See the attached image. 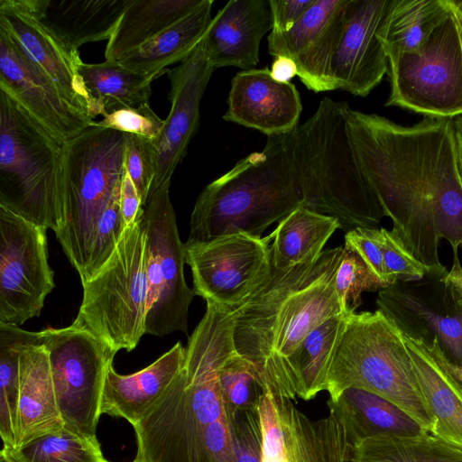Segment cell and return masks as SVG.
<instances>
[{"label": "cell", "instance_id": "6da1fadb", "mask_svg": "<svg viewBox=\"0 0 462 462\" xmlns=\"http://www.w3.org/2000/svg\"><path fill=\"white\" fill-rule=\"evenodd\" d=\"M359 166L383 217L408 249L435 275L441 239L462 246V178L454 119L423 117L401 125L376 114L346 111Z\"/></svg>", "mask_w": 462, "mask_h": 462}, {"label": "cell", "instance_id": "7a4b0ae2", "mask_svg": "<svg viewBox=\"0 0 462 462\" xmlns=\"http://www.w3.org/2000/svg\"><path fill=\"white\" fill-rule=\"evenodd\" d=\"M229 310L207 303L186 348L182 370L133 428V462H237L236 413L226 400L219 370L235 352Z\"/></svg>", "mask_w": 462, "mask_h": 462}, {"label": "cell", "instance_id": "3957f363", "mask_svg": "<svg viewBox=\"0 0 462 462\" xmlns=\"http://www.w3.org/2000/svg\"><path fill=\"white\" fill-rule=\"evenodd\" d=\"M296 129L268 135L262 151L240 160L204 188L191 212L188 240L236 233L262 237L272 224L305 207Z\"/></svg>", "mask_w": 462, "mask_h": 462}, {"label": "cell", "instance_id": "277c9868", "mask_svg": "<svg viewBox=\"0 0 462 462\" xmlns=\"http://www.w3.org/2000/svg\"><path fill=\"white\" fill-rule=\"evenodd\" d=\"M346 102L320 100L314 114L297 126L296 158L305 207L335 217L346 232L374 227L383 214L351 143Z\"/></svg>", "mask_w": 462, "mask_h": 462}, {"label": "cell", "instance_id": "5b68a950", "mask_svg": "<svg viewBox=\"0 0 462 462\" xmlns=\"http://www.w3.org/2000/svg\"><path fill=\"white\" fill-rule=\"evenodd\" d=\"M64 143L0 89V206L57 234L64 205Z\"/></svg>", "mask_w": 462, "mask_h": 462}, {"label": "cell", "instance_id": "8992f818", "mask_svg": "<svg viewBox=\"0 0 462 462\" xmlns=\"http://www.w3.org/2000/svg\"><path fill=\"white\" fill-rule=\"evenodd\" d=\"M346 388L376 393L410 414L428 432L432 420L395 322L381 310L354 312L334 349L325 391L335 400Z\"/></svg>", "mask_w": 462, "mask_h": 462}, {"label": "cell", "instance_id": "52a82bcc", "mask_svg": "<svg viewBox=\"0 0 462 462\" xmlns=\"http://www.w3.org/2000/svg\"><path fill=\"white\" fill-rule=\"evenodd\" d=\"M63 168V218L55 235L84 283L97 225L120 194L125 171L124 133L88 127L64 143Z\"/></svg>", "mask_w": 462, "mask_h": 462}, {"label": "cell", "instance_id": "ba28073f", "mask_svg": "<svg viewBox=\"0 0 462 462\" xmlns=\"http://www.w3.org/2000/svg\"><path fill=\"white\" fill-rule=\"evenodd\" d=\"M83 286L73 322L116 353L145 335L148 304L146 241L142 222L125 229L113 254Z\"/></svg>", "mask_w": 462, "mask_h": 462}, {"label": "cell", "instance_id": "9c48e42d", "mask_svg": "<svg viewBox=\"0 0 462 462\" xmlns=\"http://www.w3.org/2000/svg\"><path fill=\"white\" fill-rule=\"evenodd\" d=\"M387 75L385 106L430 118L462 116V51L450 11L419 52L388 59Z\"/></svg>", "mask_w": 462, "mask_h": 462}, {"label": "cell", "instance_id": "30bf717a", "mask_svg": "<svg viewBox=\"0 0 462 462\" xmlns=\"http://www.w3.org/2000/svg\"><path fill=\"white\" fill-rule=\"evenodd\" d=\"M41 334L64 426L98 442L97 426L102 415L104 380L116 352L73 323L65 328H46Z\"/></svg>", "mask_w": 462, "mask_h": 462}, {"label": "cell", "instance_id": "8fae6325", "mask_svg": "<svg viewBox=\"0 0 462 462\" xmlns=\"http://www.w3.org/2000/svg\"><path fill=\"white\" fill-rule=\"evenodd\" d=\"M170 184L150 194L142 220L148 282L145 334L159 337L175 331L188 333L189 308L196 296L185 281L184 244L170 199Z\"/></svg>", "mask_w": 462, "mask_h": 462}, {"label": "cell", "instance_id": "7c38bea8", "mask_svg": "<svg viewBox=\"0 0 462 462\" xmlns=\"http://www.w3.org/2000/svg\"><path fill=\"white\" fill-rule=\"evenodd\" d=\"M46 230L0 206V323L38 317L55 286Z\"/></svg>", "mask_w": 462, "mask_h": 462}, {"label": "cell", "instance_id": "4fadbf2b", "mask_svg": "<svg viewBox=\"0 0 462 462\" xmlns=\"http://www.w3.org/2000/svg\"><path fill=\"white\" fill-rule=\"evenodd\" d=\"M273 236V232L264 237L236 233L208 241L187 240L185 261L196 295L229 310L239 305L269 273Z\"/></svg>", "mask_w": 462, "mask_h": 462}, {"label": "cell", "instance_id": "5bb4252c", "mask_svg": "<svg viewBox=\"0 0 462 462\" xmlns=\"http://www.w3.org/2000/svg\"><path fill=\"white\" fill-rule=\"evenodd\" d=\"M258 411L262 462H353L356 440L333 411L311 420L292 400L270 387L260 398Z\"/></svg>", "mask_w": 462, "mask_h": 462}, {"label": "cell", "instance_id": "9a60e30c", "mask_svg": "<svg viewBox=\"0 0 462 462\" xmlns=\"http://www.w3.org/2000/svg\"><path fill=\"white\" fill-rule=\"evenodd\" d=\"M342 249L343 246H337L324 250L318 258L286 269L272 264L262 282L231 310L235 349L251 361L263 377L273 330L284 306L296 292L317 278Z\"/></svg>", "mask_w": 462, "mask_h": 462}, {"label": "cell", "instance_id": "2e32d148", "mask_svg": "<svg viewBox=\"0 0 462 462\" xmlns=\"http://www.w3.org/2000/svg\"><path fill=\"white\" fill-rule=\"evenodd\" d=\"M349 0H315L289 31L271 32L268 51L291 58L301 82L316 93L336 89L331 66L346 17Z\"/></svg>", "mask_w": 462, "mask_h": 462}, {"label": "cell", "instance_id": "e0dca14e", "mask_svg": "<svg viewBox=\"0 0 462 462\" xmlns=\"http://www.w3.org/2000/svg\"><path fill=\"white\" fill-rule=\"evenodd\" d=\"M0 89L65 143L94 122L0 29Z\"/></svg>", "mask_w": 462, "mask_h": 462}, {"label": "cell", "instance_id": "ac0fdd59", "mask_svg": "<svg viewBox=\"0 0 462 462\" xmlns=\"http://www.w3.org/2000/svg\"><path fill=\"white\" fill-rule=\"evenodd\" d=\"M392 0H349L345 26L331 73L336 89L366 97L388 71V58L378 38Z\"/></svg>", "mask_w": 462, "mask_h": 462}, {"label": "cell", "instance_id": "d6986e66", "mask_svg": "<svg viewBox=\"0 0 462 462\" xmlns=\"http://www.w3.org/2000/svg\"><path fill=\"white\" fill-rule=\"evenodd\" d=\"M214 71L204 53L202 41L179 66L168 70L171 110L155 143L157 171L152 192L171 182L176 167L186 155L199 126L200 101Z\"/></svg>", "mask_w": 462, "mask_h": 462}, {"label": "cell", "instance_id": "ffe728a7", "mask_svg": "<svg viewBox=\"0 0 462 462\" xmlns=\"http://www.w3.org/2000/svg\"><path fill=\"white\" fill-rule=\"evenodd\" d=\"M447 288L429 300L416 286L397 282L379 291L376 303L404 335L426 343L437 337L447 357L462 365V309Z\"/></svg>", "mask_w": 462, "mask_h": 462}, {"label": "cell", "instance_id": "44dd1931", "mask_svg": "<svg viewBox=\"0 0 462 462\" xmlns=\"http://www.w3.org/2000/svg\"><path fill=\"white\" fill-rule=\"evenodd\" d=\"M0 29L79 109L89 116L88 97L79 75V66L83 63L79 54L69 51L42 24L30 0H1Z\"/></svg>", "mask_w": 462, "mask_h": 462}, {"label": "cell", "instance_id": "7402d4cb", "mask_svg": "<svg viewBox=\"0 0 462 462\" xmlns=\"http://www.w3.org/2000/svg\"><path fill=\"white\" fill-rule=\"evenodd\" d=\"M341 254L288 300L277 319L264 377L268 385L282 394L283 369L290 355L314 328L330 317L345 313L335 289Z\"/></svg>", "mask_w": 462, "mask_h": 462}, {"label": "cell", "instance_id": "603a6c76", "mask_svg": "<svg viewBox=\"0 0 462 462\" xmlns=\"http://www.w3.org/2000/svg\"><path fill=\"white\" fill-rule=\"evenodd\" d=\"M301 110L293 83L276 81L268 68L251 69L237 72L232 79L223 118L268 136L295 129Z\"/></svg>", "mask_w": 462, "mask_h": 462}, {"label": "cell", "instance_id": "cb8c5ba5", "mask_svg": "<svg viewBox=\"0 0 462 462\" xmlns=\"http://www.w3.org/2000/svg\"><path fill=\"white\" fill-rule=\"evenodd\" d=\"M272 31L268 0H230L213 17L202 40L204 53L215 69L244 70L259 63L263 35Z\"/></svg>", "mask_w": 462, "mask_h": 462}, {"label": "cell", "instance_id": "d4e9b609", "mask_svg": "<svg viewBox=\"0 0 462 462\" xmlns=\"http://www.w3.org/2000/svg\"><path fill=\"white\" fill-rule=\"evenodd\" d=\"M186 348L178 341L147 367L131 374L116 372L113 363L106 369L101 414L120 417L134 427L155 404L183 368Z\"/></svg>", "mask_w": 462, "mask_h": 462}, {"label": "cell", "instance_id": "484cf974", "mask_svg": "<svg viewBox=\"0 0 462 462\" xmlns=\"http://www.w3.org/2000/svg\"><path fill=\"white\" fill-rule=\"evenodd\" d=\"M43 25L71 52L111 37L132 0H30Z\"/></svg>", "mask_w": 462, "mask_h": 462}, {"label": "cell", "instance_id": "4316f807", "mask_svg": "<svg viewBox=\"0 0 462 462\" xmlns=\"http://www.w3.org/2000/svg\"><path fill=\"white\" fill-rule=\"evenodd\" d=\"M62 427L64 423L57 404L49 356L41 336V339L25 345L20 355L15 448Z\"/></svg>", "mask_w": 462, "mask_h": 462}, {"label": "cell", "instance_id": "83f0119b", "mask_svg": "<svg viewBox=\"0 0 462 462\" xmlns=\"http://www.w3.org/2000/svg\"><path fill=\"white\" fill-rule=\"evenodd\" d=\"M413 372L432 420L430 433L462 448V386L420 339L402 333Z\"/></svg>", "mask_w": 462, "mask_h": 462}, {"label": "cell", "instance_id": "f1b7e54d", "mask_svg": "<svg viewBox=\"0 0 462 462\" xmlns=\"http://www.w3.org/2000/svg\"><path fill=\"white\" fill-rule=\"evenodd\" d=\"M349 315L330 317L310 332L290 355L283 369L282 393L286 397L310 401L325 391L331 357Z\"/></svg>", "mask_w": 462, "mask_h": 462}, {"label": "cell", "instance_id": "f546056e", "mask_svg": "<svg viewBox=\"0 0 462 462\" xmlns=\"http://www.w3.org/2000/svg\"><path fill=\"white\" fill-rule=\"evenodd\" d=\"M329 411L346 424L356 442L377 436L412 437L428 432L391 401L359 388H346L328 402Z\"/></svg>", "mask_w": 462, "mask_h": 462}, {"label": "cell", "instance_id": "4dcf8cb0", "mask_svg": "<svg viewBox=\"0 0 462 462\" xmlns=\"http://www.w3.org/2000/svg\"><path fill=\"white\" fill-rule=\"evenodd\" d=\"M213 3L204 0L190 14L117 62L134 72L158 78L167 66L187 59L201 42L213 19Z\"/></svg>", "mask_w": 462, "mask_h": 462}, {"label": "cell", "instance_id": "1f68e13d", "mask_svg": "<svg viewBox=\"0 0 462 462\" xmlns=\"http://www.w3.org/2000/svg\"><path fill=\"white\" fill-rule=\"evenodd\" d=\"M204 0H132L106 50V60L118 61L185 17Z\"/></svg>", "mask_w": 462, "mask_h": 462}, {"label": "cell", "instance_id": "d6a6232c", "mask_svg": "<svg viewBox=\"0 0 462 462\" xmlns=\"http://www.w3.org/2000/svg\"><path fill=\"white\" fill-rule=\"evenodd\" d=\"M83 88L88 97V111L94 120L123 107L147 104L152 94L151 84L157 77L134 72L117 61L82 63L79 69Z\"/></svg>", "mask_w": 462, "mask_h": 462}, {"label": "cell", "instance_id": "836d02e7", "mask_svg": "<svg viewBox=\"0 0 462 462\" xmlns=\"http://www.w3.org/2000/svg\"><path fill=\"white\" fill-rule=\"evenodd\" d=\"M448 13L445 0H392L378 32L387 58L419 52Z\"/></svg>", "mask_w": 462, "mask_h": 462}, {"label": "cell", "instance_id": "e575fe53", "mask_svg": "<svg viewBox=\"0 0 462 462\" xmlns=\"http://www.w3.org/2000/svg\"><path fill=\"white\" fill-rule=\"evenodd\" d=\"M337 228L340 225L335 217L307 207L298 208L273 231L272 264L286 269L318 258Z\"/></svg>", "mask_w": 462, "mask_h": 462}, {"label": "cell", "instance_id": "d590c367", "mask_svg": "<svg viewBox=\"0 0 462 462\" xmlns=\"http://www.w3.org/2000/svg\"><path fill=\"white\" fill-rule=\"evenodd\" d=\"M353 462H462V448L430 432L377 436L356 442Z\"/></svg>", "mask_w": 462, "mask_h": 462}, {"label": "cell", "instance_id": "8d00e7d4", "mask_svg": "<svg viewBox=\"0 0 462 462\" xmlns=\"http://www.w3.org/2000/svg\"><path fill=\"white\" fill-rule=\"evenodd\" d=\"M41 336V331L0 323V435L3 448L9 450L16 447L21 351Z\"/></svg>", "mask_w": 462, "mask_h": 462}, {"label": "cell", "instance_id": "74e56055", "mask_svg": "<svg viewBox=\"0 0 462 462\" xmlns=\"http://www.w3.org/2000/svg\"><path fill=\"white\" fill-rule=\"evenodd\" d=\"M10 452L16 462H108L99 442L91 441L65 426Z\"/></svg>", "mask_w": 462, "mask_h": 462}, {"label": "cell", "instance_id": "f35d334b", "mask_svg": "<svg viewBox=\"0 0 462 462\" xmlns=\"http://www.w3.org/2000/svg\"><path fill=\"white\" fill-rule=\"evenodd\" d=\"M218 379L222 393L236 413L258 409L262 394L270 387L257 367L236 351L223 363Z\"/></svg>", "mask_w": 462, "mask_h": 462}, {"label": "cell", "instance_id": "ab89813d", "mask_svg": "<svg viewBox=\"0 0 462 462\" xmlns=\"http://www.w3.org/2000/svg\"><path fill=\"white\" fill-rule=\"evenodd\" d=\"M386 286L372 273L357 252L349 245L343 246L335 273V289L343 311L356 312L365 291H375Z\"/></svg>", "mask_w": 462, "mask_h": 462}, {"label": "cell", "instance_id": "60d3db41", "mask_svg": "<svg viewBox=\"0 0 462 462\" xmlns=\"http://www.w3.org/2000/svg\"><path fill=\"white\" fill-rule=\"evenodd\" d=\"M124 134L125 168L145 206L156 176V145L142 136L127 133Z\"/></svg>", "mask_w": 462, "mask_h": 462}, {"label": "cell", "instance_id": "b9f144b4", "mask_svg": "<svg viewBox=\"0 0 462 462\" xmlns=\"http://www.w3.org/2000/svg\"><path fill=\"white\" fill-rule=\"evenodd\" d=\"M383 244V262L389 286L397 282L420 281L435 275L432 269L420 262L393 229L381 228Z\"/></svg>", "mask_w": 462, "mask_h": 462}, {"label": "cell", "instance_id": "7bdbcfd3", "mask_svg": "<svg viewBox=\"0 0 462 462\" xmlns=\"http://www.w3.org/2000/svg\"><path fill=\"white\" fill-rule=\"evenodd\" d=\"M91 126L139 135L152 141L155 144L163 129L164 120L161 119L147 103L115 110L103 116L101 121H94Z\"/></svg>", "mask_w": 462, "mask_h": 462}, {"label": "cell", "instance_id": "ee69618b", "mask_svg": "<svg viewBox=\"0 0 462 462\" xmlns=\"http://www.w3.org/2000/svg\"><path fill=\"white\" fill-rule=\"evenodd\" d=\"M345 244L354 248L372 273L386 286H389L384 262L381 228L356 227L346 232Z\"/></svg>", "mask_w": 462, "mask_h": 462}, {"label": "cell", "instance_id": "f6af8a7d", "mask_svg": "<svg viewBox=\"0 0 462 462\" xmlns=\"http://www.w3.org/2000/svg\"><path fill=\"white\" fill-rule=\"evenodd\" d=\"M235 435L237 462H262L263 433L258 409L236 412Z\"/></svg>", "mask_w": 462, "mask_h": 462}, {"label": "cell", "instance_id": "bcb514c9", "mask_svg": "<svg viewBox=\"0 0 462 462\" xmlns=\"http://www.w3.org/2000/svg\"><path fill=\"white\" fill-rule=\"evenodd\" d=\"M453 264L440 281L448 287L456 302L462 309V266L457 252H454ZM434 357L450 373L462 386V365L453 364L439 346L432 349Z\"/></svg>", "mask_w": 462, "mask_h": 462}, {"label": "cell", "instance_id": "7dc6e473", "mask_svg": "<svg viewBox=\"0 0 462 462\" xmlns=\"http://www.w3.org/2000/svg\"><path fill=\"white\" fill-rule=\"evenodd\" d=\"M315 0H268L273 32H284L295 25Z\"/></svg>", "mask_w": 462, "mask_h": 462}, {"label": "cell", "instance_id": "c3c4849f", "mask_svg": "<svg viewBox=\"0 0 462 462\" xmlns=\"http://www.w3.org/2000/svg\"><path fill=\"white\" fill-rule=\"evenodd\" d=\"M120 211L125 228L142 222L144 215V205L126 171L120 189Z\"/></svg>", "mask_w": 462, "mask_h": 462}, {"label": "cell", "instance_id": "681fc988", "mask_svg": "<svg viewBox=\"0 0 462 462\" xmlns=\"http://www.w3.org/2000/svg\"><path fill=\"white\" fill-rule=\"evenodd\" d=\"M271 76L279 82H291L290 80L297 75L298 69L295 62L289 57H275L271 67Z\"/></svg>", "mask_w": 462, "mask_h": 462}, {"label": "cell", "instance_id": "f907efd6", "mask_svg": "<svg viewBox=\"0 0 462 462\" xmlns=\"http://www.w3.org/2000/svg\"><path fill=\"white\" fill-rule=\"evenodd\" d=\"M446 4L449 8L451 16L453 18V21L455 23L457 32L458 34V39L460 42V47L462 51V13H460L458 10H457L450 3L449 0H446Z\"/></svg>", "mask_w": 462, "mask_h": 462}, {"label": "cell", "instance_id": "816d5d0a", "mask_svg": "<svg viewBox=\"0 0 462 462\" xmlns=\"http://www.w3.org/2000/svg\"><path fill=\"white\" fill-rule=\"evenodd\" d=\"M457 152L462 153V116L454 119Z\"/></svg>", "mask_w": 462, "mask_h": 462}, {"label": "cell", "instance_id": "f5cc1de1", "mask_svg": "<svg viewBox=\"0 0 462 462\" xmlns=\"http://www.w3.org/2000/svg\"><path fill=\"white\" fill-rule=\"evenodd\" d=\"M0 462H16L9 449L3 448L0 452Z\"/></svg>", "mask_w": 462, "mask_h": 462}, {"label": "cell", "instance_id": "db71d44e", "mask_svg": "<svg viewBox=\"0 0 462 462\" xmlns=\"http://www.w3.org/2000/svg\"><path fill=\"white\" fill-rule=\"evenodd\" d=\"M449 3L460 13H462V0H449Z\"/></svg>", "mask_w": 462, "mask_h": 462}]
</instances>
